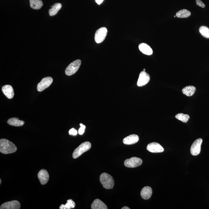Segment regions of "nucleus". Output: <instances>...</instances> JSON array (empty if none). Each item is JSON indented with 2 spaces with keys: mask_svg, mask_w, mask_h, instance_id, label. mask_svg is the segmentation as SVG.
I'll return each mask as SVG.
<instances>
[{
  "mask_svg": "<svg viewBox=\"0 0 209 209\" xmlns=\"http://www.w3.org/2000/svg\"><path fill=\"white\" fill-rule=\"evenodd\" d=\"M147 150L150 152L153 153L163 152L164 151L161 144L156 142H153L148 144L147 146Z\"/></svg>",
  "mask_w": 209,
  "mask_h": 209,
  "instance_id": "nucleus-9",
  "label": "nucleus"
},
{
  "mask_svg": "<svg viewBox=\"0 0 209 209\" xmlns=\"http://www.w3.org/2000/svg\"><path fill=\"white\" fill-rule=\"evenodd\" d=\"M152 194V189L149 186L144 187L141 192V195L144 200H148L151 198Z\"/></svg>",
  "mask_w": 209,
  "mask_h": 209,
  "instance_id": "nucleus-15",
  "label": "nucleus"
},
{
  "mask_svg": "<svg viewBox=\"0 0 209 209\" xmlns=\"http://www.w3.org/2000/svg\"><path fill=\"white\" fill-rule=\"evenodd\" d=\"M143 71H145V69H144V70H143Z\"/></svg>",
  "mask_w": 209,
  "mask_h": 209,
  "instance_id": "nucleus-32",
  "label": "nucleus"
},
{
  "mask_svg": "<svg viewBox=\"0 0 209 209\" xmlns=\"http://www.w3.org/2000/svg\"><path fill=\"white\" fill-rule=\"evenodd\" d=\"M17 150L14 143L8 139L0 140V152L4 154H11L16 152Z\"/></svg>",
  "mask_w": 209,
  "mask_h": 209,
  "instance_id": "nucleus-1",
  "label": "nucleus"
},
{
  "mask_svg": "<svg viewBox=\"0 0 209 209\" xmlns=\"http://www.w3.org/2000/svg\"><path fill=\"white\" fill-rule=\"evenodd\" d=\"M53 79L50 77H47L43 78L37 87V89L38 92H41L48 88L51 85L53 82Z\"/></svg>",
  "mask_w": 209,
  "mask_h": 209,
  "instance_id": "nucleus-8",
  "label": "nucleus"
},
{
  "mask_svg": "<svg viewBox=\"0 0 209 209\" xmlns=\"http://www.w3.org/2000/svg\"><path fill=\"white\" fill-rule=\"evenodd\" d=\"M122 209H130V208L129 207L127 206H124L123 207V208H122Z\"/></svg>",
  "mask_w": 209,
  "mask_h": 209,
  "instance_id": "nucleus-30",
  "label": "nucleus"
},
{
  "mask_svg": "<svg viewBox=\"0 0 209 209\" xmlns=\"http://www.w3.org/2000/svg\"><path fill=\"white\" fill-rule=\"evenodd\" d=\"M82 62L80 60H76L72 62L67 67L65 74L67 76H71L75 74L80 68Z\"/></svg>",
  "mask_w": 209,
  "mask_h": 209,
  "instance_id": "nucleus-4",
  "label": "nucleus"
},
{
  "mask_svg": "<svg viewBox=\"0 0 209 209\" xmlns=\"http://www.w3.org/2000/svg\"><path fill=\"white\" fill-rule=\"evenodd\" d=\"M139 50L143 54L146 55H151L153 54V50L151 47L145 43H142L139 45Z\"/></svg>",
  "mask_w": 209,
  "mask_h": 209,
  "instance_id": "nucleus-16",
  "label": "nucleus"
},
{
  "mask_svg": "<svg viewBox=\"0 0 209 209\" xmlns=\"http://www.w3.org/2000/svg\"><path fill=\"white\" fill-rule=\"evenodd\" d=\"M139 140V137L137 135L131 134L124 138L123 142L126 145H131L137 143Z\"/></svg>",
  "mask_w": 209,
  "mask_h": 209,
  "instance_id": "nucleus-14",
  "label": "nucleus"
},
{
  "mask_svg": "<svg viewBox=\"0 0 209 209\" xmlns=\"http://www.w3.org/2000/svg\"><path fill=\"white\" fill-rule=\"evenodd\" d=\"M91 208L92 209H107V206L102 201L96 199L94 201L91 205Z\"/></svg>",
  "mask_w": 209,
  "mask_h": 209,
  "instance_id": "nucleus-17",
  "label": "nucleus"
},
{
  "mask_svg": "<svg viewBox=\"0 0 209 209\" xmlns=\"http://www.w3.org/2000/svg\"><path fill=\"white\" fill-rule=\"evenodd\" d=\"M69 134L71 135L72 136H76L77 134V132L76 130L75 129L72 128L71 129L70 131H69Z\"/></svg>",
  "mask_w": 209,
  "mask_h": 209,
  "instance_id": "nucleus-27",
  "label": "nucleus"
},
{
  "mask_svg": "<svg viewBox=\"0 0 209 209\" xmlns=\"http://www.w3.org/2000/svg\"><path fill=\"white\" fill-rule=\"evenodd\" d=\"M1 179H0V184H1Z\"/></svg>",
  "mask_w": 209,
  "mask_h": 209,
  "instance_id": "nucleus-31",
  "label": "nucleus"
},
{
  "mask_svg": "<svg viewBox=\"0 0 209 209\" xmlns=\"http://www.w3.org/2000/svg\"><path fill=\"white\" fill-rule=\"evenodd\" d=\"M201 34L205 38H209V28L206 26H201L199 29Z\"/></svg>",
  "mask_w": 209,
  "mask_h": 209,
  "instance_id": "nucleus-25",
  "label": "nucleus"
},
{
  "mask_svg": "<svg viewBox=\"0 0 209 209\" xmlns=\"http://www.w3.org/2000/svg\"><path fill=\"white\" fill-rule=\"evenodd\" d=\"M95 1L98 4L100 5L103 2L104 0H95Z\"/></svg>",
  "mask_w": 209,
  "mask_h": 209,
  "instance_id": "nucleus-29",
  "label": "nucleus"
},
{
  "mask_svg": "<svg viewBox=\"0 0 209 209\" xmlns=\"http://www.w3.org/2000/svg\"><path fill=\"white\" fill-rule=\"evenodd\" d=\"M21 207V205L18 201L14 200L12 201L6 202L3 204L0 207L1 209H19Z\"/></svg>",
  "mask_w": 209,
  "mask_h": 209,
  "instance_id": "nucleus-11",
  "label": "nucleus"
},
{
  "mask_svg": "<svg viewBox=\"0 0 209 209\" xmlns=\"http://www.w3.org/2000/svg\"><path fill=\"white\" fill-rule=\"evenodd\" d=\"M8 123L12 126L19 127L25 124L24 121L20 120L18 118H12L8 121Z\"/></svg>",
  "mask_w": 209,
  "mask_h": 209,
  "instance_id": "nucleus-19",
  "label": "nucleus"
},
{
  "mask_svg": "<svg viewBox=\"0 0 209 209\" xmlns=\"http://www.w3.org/2000/svg\"><path fill=\"white\" fill-rule=\"evenodd\" d=\"M108 30L105 27L99 28L96 31L95 35V40L96 42L100 43L104 41L107 34Z\"/></svg>",
  "mask_w": 209,
  "mask_h": 209,
  "instance_id": "nucleus-5",
  "label": "nucleus"
},
{
  "mask_svg": "<svg viewBox=\"0 0 209 209\" xmlns=\"http://www.w3.org/2000/svg\"><path fill=\"white\" fill-rule=\"evenodd\" d=\"M196 88L193 86H188L185 87L182 90V92L185 95L190 97L193 96L195 93Z\"/></svg>",
  "mask_w": 209,
  "mask_h": 209,
  "instance_id": "nucleus-18",
  "label": "nucleus"
},
{
  "mask_svg": "<svg viewBox=\"0 0 209 209\" xmlns=\"http://www.w3.org/2000/svg\"><path fill=\"white\" fill-rule=\"evenodd\" d=\"M38 178L42 185L46 184L49 179V175L48 172L45 169H42L39 172Z\"/></svg>",
  "mask_w": 209,
  "mask_h": 209,
  "instance_id": "nucleus-12",
  "label": "nucleus"
},
{
  "mask_svg": "<svg viewBox=\"0 0 209 209\" xmlns=\"http://www.w3.org/2000/svg\"><path fill=\"white\" fill-rule=\"evenodd\" d=\"M75 203L71 199L67 201L66 204H62L59 207L60 209H71L74 208L75 206Z\"/></svg>",
  "mask_w": 209,
  "mask_h": 209,
  "instance_id": "nucleus-23",
  "label": "nucleus"
},
{
  "mask_svg": "<svg viewBox=\"0 0 209 209\" xmlns=\"http://www.w3.org/2000/svg\"><path fill=\"white\" fill-rule=\"evenodd\" d=\"M191 15V13L188 10L185 9H182L176 13V16L178 18H187Z\"/></svg>",
  "mask_w": 209,
  "mask_h": 209,
  "instance_id": "nucleus-22",
  "label": "nucleus"
},
{
  "mask_svg": "<svg viewBox=\"0 0 209 209\" xmlns=\"http://www.w3.org/2000/svg\"><path fill=\"white\" fill-rule=\"evenodd\" d=\"M100 182L106 189H112L114 185V181L112 177L107 173H103L100 175Z\"/></svg>",
  "mask_w": 209,
  "mask_h": 209,
  "instance_id": "nucleus-2",
  "label": "nucleus"
},
{
  "mask_svg": "<svg viewBox=\"0 0 209 209\" xmlns=\"http://www.w3.org/2000/svg\"><path fill=\"white\" fill-rule=\"evenodd\" d=\"M91 146L92 144L88 141L82 143L74 151L72 154V157L74 159H76L82 155L83 153L89 150L90 149Z\"/></svg>",
  "mask_w": 209,
  "mask_h": 209,
  "instance_id": "nucleus-3",
  "label": "nucleus"
},
{
  "mask_svg": "<svg viewBox=\"0 0 209 209\" xmlns=\"http://www.w3.org/2000/svg\"><path fill=\"white\" fill-rule=\"evenodd\" d=\"M3 93L8 99H11L14 97V91L12 87L10 85H6L3 86L2 88Z\"/></svg>",
  "mask_w": 209,
  "mask_h": 209,
  "instance_id": "nucleus-13",
  "label": "nucleus"
},
{
  "mask_svg": "<svg viewBox=\"0 0 209 209\" xmlns=\"http://www.w3.org/2000/svg\"><path fill=\"white\" fill-rule=\"evenodd\" d=\"M80 128L78 130V133L79 134L82 135L83 134L84 132H85V129H86V126L84 125L83 124L81 123L80 124Z\"/></svg>",
  "mask_w": 209,
  "mask_h": 209,
  "instance_id": "nucleus-26",
  "label": "nucleus"
},
{
  "mask_svg": "<svg viewBox=\"0 0 209 209\" xmlns=\"http://www.w3.org/2000/svg\"><path fill=\"white\" fill-rule=\"evenodd\" d=\"M196 3L198 6L202 8H204L205 7V4H204L203 2L200 1V0H196Z\"/></svg>",
  "mask_w": 209,
  "mask_h": 209,
  "instance_id": "nucleus-28",
  "label": "nucleus"
},
{
  "mask_svg": "<svg viewBox=\"0 0 209 209\" xmlns=\"http://www.w3.org/2000/svg\"><path fill=\"white\" fill-rule=\"evenodd\" d=\"M150 80V76L145 71H143L140 73L137 82L138 87H143L147 84Z\"/></svg>",
  "mask_w": 209,
  "mask_h": 209,
  "instance_id": "nucleus-10",
  "label": "nucleus"
},
{
  "mask_svg": "<svg viewBox=\"0 0 209 209\" xmlns=\"http://www.w3.org/2000/svg\"><path fill=\"white\" fill-rule=\"evenodd\" d=\"M62 4L59 3H56L52 6L51 9L49 10V14L50 16L56 15L62 8Z\"/></svg>",
  "mask_w": 209,
  "mask_h": 209,
  "instance_id": "nucleus-20",
  "label": "nucleus"
},
{
  "mask_svg": "<svg viewBox=\"0 0 209 209\" xmlns=\"http://www.w3.org/2000/svg\"><path fill=\"white\" fill-rule=\"evenodd\" d=\"M30 7L34 9H39L43 6L41 0H30Z\"/></svg>",
  "mask_w": 209,
  "mask_h": 209,
  "instance_id": "nucleus-21",
  "label": "nucleus"
},
{
  "mask_svg": "<svg viewBox=\"0 0 209 209\" xmlns=\"http://www.w3.org/2000/svg\"><path fill=\"white\" fill-rule=\"evenodd\" d=\"M203 139L199 138L194 141L190 148V153L193 156H197L200 154L201 150V145Z\"/></svg>",
  "mask_w": 209,
  "mask_h": 209,
  "instance_id": "nucleus-7",
  "label": "nucleus"
},
{
  "mask_svg": "<svg viewBox=\"0 0 209 209\" xmlns=\"http://www.w3.org/2000/svg\"><path fill=\"white\" fill-rule=\"evenodd\" d=\"M176 119L184 123L188 122L190 118L188 114H185L183 113H179L176 116Z\"/></svg>",
  "mask_w": 209,
  "mask_h": 209,
  "instance_id": "nucleus-24",
  "label": "nucleus"
},
{
  "mask_svg": "<svg viewBox=\"0 0 209 209\" xmlns=\"http://www.w3.org/2000/svg\"><path fill=\"white\" fill-rule=\"evenodd\" d=\"M143 163L142 160L139 158L133 157L126 160L124 164L125 166L128 168H135L140 166Z\"/></svg>",
  "mask_w": 209,
  "mask_h": 209,
  "instance_id": "nucleus-6",
  "label": "nucleus"
}]
</instances>
